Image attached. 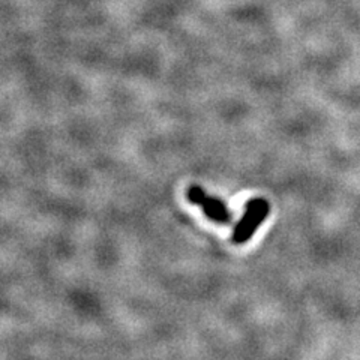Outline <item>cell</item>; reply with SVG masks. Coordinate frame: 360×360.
Segmentation results:
<instances>
[{
    "mask_svg": "<svg viewBox=\"0 0 360 360\" xmlns=\"http://www.w3.org/2000/svg\"><path fill=\"white\" fill-rule=\"evenodd\" d=\"M270 205L264 198H252L246 202V209L240 221L236 224L231 234L234 245H243L250 240L258 227L267 219Z\"/></svg>",
    "mask_w": 360,
    "mask_h": 360,
    "instance_id": "cell-1",
    "label": "cell"
},
{
    "mask_svg": "<svg viewBox=\"0 0 360 360\" xmlns=\"http://www.w3.org/2000/svg\"><path fill=\"white\" fill-rule=\"evenodd\" d=\"M186 198L189 202L198 206L202 213L210 219L212 222H217L221 225H229L233 221L231 212L225 206V202L217 197L209 195L205 189L198 185L189 186L186 191Z\"/></svg>",
    "mask_w": 360,
    "mask_h": 360,
    "instance_id": "cell-2",
    "label": "cell"
}]
</instances>
